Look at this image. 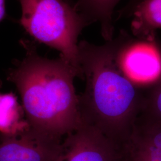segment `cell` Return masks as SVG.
<instances>
[{"label":"cell","instance_id":"1","mask_svg":"<svg viewBox=\"0 0 161 161\" xmlns=\"http://www.w3.org/2000/svg\"><path fill=\"white\" fill-rule=\"evenodd\" d=\"M78 53L80 77L86 81L78 96L80 121L121 145L143 110L144 86L124 72L111 40L102 45L81 41Z\"/></svg>","mask_w":161,"mask_h":161},{"label":"cell","instance_id":"2","mask_svg":"<svg viewBox=\"0 0 161 161\" xmlns=\"http://www.w3.org/2000/svg\"><path fill=\"white\" fill-rule=\"evenodd\" d=\"M21 43L26 56L10 70L7 79L20 93L29 128L62 140L80 124L74 86L79 74L64 58H43L29 41Z\"/></svg>","mask_w":161,"mask_h":161},{"label":"cell","instance_id":"3","mask_svg":"<svg viewBox=\"0 0 161 161\" xmlns=\"http://www.w3.org/2000/svg\"><path fill=\"white\" fill-rule=\"evenodd\" d=\"M19 23L35 40L56 49L80 76L78 38L90 24L68 0H19Z\"/></svg>","mask_w":161,"mask_h":161},{"label":"cell","instance_id":"4","mask_svg":"<svg viewBox=\"0 0 161 161\" xmlns=\"http://www.w3.org/2000/svg\"><path fill=\"white\" fill-rule=\"evenodd\" d=\"M111 41L118 64L136 83L149 85L161 75V46L156 36H139L123 31Z\"/></svg>","mask_w":161,"mask_h":161},{"label":"cell","instance_id":"5","mask_svg":"<svg viewBox=\"0 0 161 161\" xmlns=\"http://www.w3.org/2000/svg\"><path fill=\"white\" fill-rule=\"evenodd\" d=\"M56 161H123L120 145L97 128L80 121L62 140Z\"/></svg>","mask_w":161,"mask_h":161},{"label":"cell","instance_id":"6","mask_svg":"<svg viewBox=\"0 0 161 161\" xmlns=\"http://www.w3.org/2000/svg\"><path fill=\"white\" fill-rule=\"evenodd\" d=\"M62 140L28 128L14 136L2 137L0 161H56Z\"/></svg>","mask_w":161,"mask_h":161},{"label":"cell","instance_id":"7","mask_svg":"<svg viewBox=\"0 0 161 161\" xmlns=\"http://www.w3.org/2000/svg\"><path fill=\"white\" fill-rule=\"evenodd\" d=\"M123 161H161V121L141 112L120 145Z\"/></svg>","mask_w":161,"mask_h":161},{"label":"cell","instance_id":"8","mask_svg":"<svg viewBox=\"0 0 161 161\" xmlns=\"http://www.w3.org/2000/svg\"><path fill=\"white\" fill-rule=\"evenodd\" d=\"M127 12L132 34L152 36L161 29V0H131Z\"/></svg>","mask_w":161,"mask_h":161},{"label":"cell","instance_id":"9","mask_svg":"<svg viewBox=\"0 0 161 161\" xmlns=\"http://www.w3.org/2000/svg\"><path fill=\"white\" fill-rule=\"evenodd\" d=\"M121 0H77L78 10L90 23H98L106 41L114 38L113 16L116 7Z\"/></svg>","mask_w":161,"mask_h":161},{"label":"cell","instance_id":"10","mask_svg":"<svg viewBox=\"0 0 161 161\" xmlns=\"http://www.w3.org/2000/svg\"><path fill=\"white\" fill-rule=\"evenodd\" d=\"M22 110L13 94H0V132L2 137L14 136L29 128L27 121H21Z\"/></svg>","mask_w":161,"mask_h":161},{"label":"cell","instance_id":"11","mask_svg":"<svg viewBox=\"0 0 161 161\" xmlns=\"http://www.w3.org/2000/svg\"><path fill=\"white\" fill-rule=\"evenodd\" d=\"M142 112L161 121V75L152 83L144 86V103Z\"/></svg>","mask_w":161,"mask_h":161},{"label":"cell","instance_id":"12","mask_svg":"<svg viewBox=\"0 0 161 161\" xmlns=\"http://www.w3.org/2000/svg\"><path fill=\"white\" fill-rule=\"evenodd\" d=\"M6 0H0V22L5 19L6 16Z\"/></svg>","mask_w":161,"mask_h":161},{"label":"cell","instance_id":"13","mask_svg":"<svg viewBox=\"0 0 161 161\" xmlns=\"http://www.w3.org/2000/svg\"><path fill=\"white\" fill-rule=\"evenodd\" d=\"M68 1H70V2H71V1H70V0H68Z\"/></svg>","mask_w":161,"mask_h":161}]
</instances>
